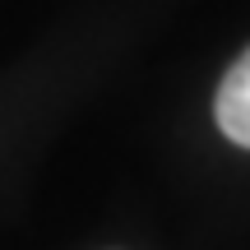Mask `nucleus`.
Wrapping results in <instances>:
<instances>
[{
  "mask_svg": "<svg viewBox=\"0 0 250 250\" xmlns=\"http://www.w3.org/2000/svg\"><path fill=\"white\" fill-rule=\"evenodd\" d=\"M218 125L232 144L250 148V51L227 70L223 88H218Z\"/></svg>",
  "mask_w": 250,
  "mask_h": 250,
  "instance_id": "nucleus-1",
  "label": "nucleus"
}]
</instances>
